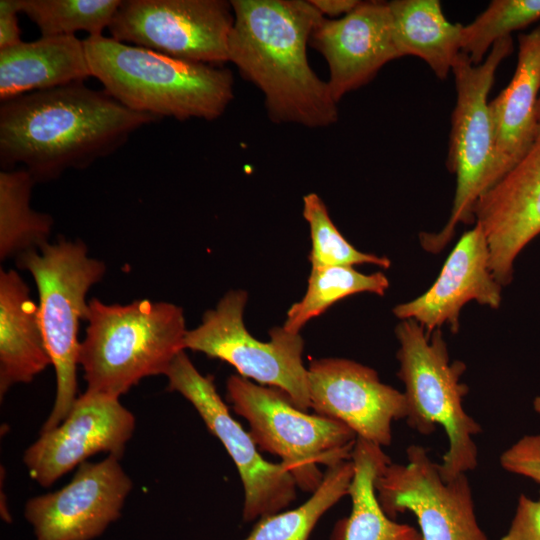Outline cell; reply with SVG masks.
Listing matches in <instances>:
<instances>
[{"label": "cell", "instance_id": "6da1fadb", "mask_svg": "<svg viewBox=\"0 0 540 540\" xmlns=\"http://www.w3.org/2000/svg\"><path fill=\"white\" fill-rule=\"evenodd\" d=\"M159 120L84 82L25 93L1 101V164L21 163L36 183L51 181L113 154L136 130Z\"/></svg>", "mask_w": 540, "mask_h": 540}, {"label": "cell", "instance_id": "7a4b0ae2", "mask_svg": "<svg viewBox=\"0 0 540 540\" xmlns=\"http://www.w3.org/2000/svg\"><path fill=\"white\" fill-rule=\"evenodd\" d=\"M228 61L264 94L277 122L325 127L336 122L337 102L311 69L307 43L321 13L303 0H232Z\"/></svg>", "mask_w": 540, "mask_h": 540}, {"label": "cell", "instance_id": "3957f363", "mask_svg": "<svg viewBox=\"0 0 540 540\" xmlns=\"http://www.w3.org/2000/svg\"><path fill=\"white\" fill-rule=\"evenodd\" d=\"M92 77L128 109L183 121L214 120L233 99L232 73L102 35L83 40Z\"/></svg>", "mask_w": 540, "mask_h": 540}, {"label": "cell", "instance_id": "277c9868", "mask_svg": "<svg viewBox=\"0 0 540 540\" xmlns=\"http://www.w3.org/2000/svg\"><path fill=\"white\" fill-rule=\"evenodd\" d=\"M79 365L87 391L119 398L142 379L165 375L185 349L183 309L171 302L89 300Z\"/></svg>", "mask_w": 540, "mask_h": 540}, {"label": "cell", "instance_id": "5b68a950", "mask_svg": "<svg viewBox=\"0 0 540 540\" xmlns=\"http://www.w3.org/2000/svg\"><path fill=\"white\" fill-rule=\"evenodd\" d=\"M399 343L398 378L404 384L410 428L422 435L443 427L448 449L438 464L443 480L474 470L478 465V448L474 437L482 429L464 409L463 398L468 387L460 382L466 365L450 362L446 342L440 329L430 337L411 319L402 320L395 329Z\"/></svg>", "mask_w": 540, "mask_h": 540}, {"label": "cell", "instance_id": "8992f818", "mask_svg": "<svg viewBox=\"0 0 540 540\" xmlns=\"http://www.w3.org/2000/svg\"><path fill=\"white\" fill-rule=\"evenodd\" d=\"M17 260L37 286L40 324L56 374L55 401L41 428L45 432L67 417L77 399L80 321L88 311L86 296L102 279L106 267L88 255L83 242L65 238L28 251Z\"/></svg>", "mask_w": 540, "mask_h": 540}, {"label": "cell", "instance_id": "52a82bcc", "mask_svg": "<svg viewBox=\"0 0 540 540\" xmlns=\"http://www.w3.org/2000/svg\"><path fill=\"white\" fill-rule=\"evenodd\" d=\"M226 398L245 418L262 451L278 456L302 491L313 493L322 483L319 465L351 460L357 435L345 424L296 407L282 391L231 375Z\"/></svg>", "mask_w": 540, "mask_h": 540}, {"label": "cell", "instance_id": "ba28073f", "mask_svg": "<svg viewBox=\"0 0 540 540\" xmlns=\"http://www.w3.org/2000/svg\"><path fill=\"white\" fill-rule=\"evenodd\" d=\"M513 51L511 36L494 43L480 64L460 53L452 67L456 104L452 113L447 167L456 176L450 217L438 233H421L422 247L438 253L452 240L459 223L475 221L478 199L492 187L493 136L488 94L500 63Z\"/></svg>", "mask_w": 540, "mask_h": 540}, {"label": "cell", "instance_id": "9c48e42d", "mask_svg": "<svg viewBox=\"0 0 540 540\" xmlns=\"http://www.w3.org/2000/svg\"><path fill=\"white\" fill-rule=\"evenodd\" d=\"M246 303L245 291L227 292L214 309L204 313L199 326L187 330L185 349L227 362L240 376L282 391L296 407L307 411L310 398L303 338L281 326L270 330V341L257 340L243 321Z\"/></svg>", "mask_w": 540, "mask_h": 540}, {"label": "cell", "instance_id": "30bf717a", "mask_svg": "<svg viewBox=\"0 0 540 540\" xmlns=\"http://www.w3.org/2000/svg\"><path fill=\"white\" fill-rule=\"evenodd\" d=\"M233 22L230 1L122 0L108 29L126 44L220 66L229 62Z\"/></svg>", "mask_w": 540, "mask_h": 540}, {"label": "cell", "instance_id": "8fae6325", "mask_svg": "<svg viewBox=\"0 0 540 540\" xmlns=\"http://www.w3.org/2000/svg\"><path fill=\"white\" fill-rule=\"evenodd\" d=\"M165 376L168 390L189 401L233 460L244 489L243 520L250 522L280 512L296 499L297 485L284 465L265 460L250 433L229 412L213 378L202 375L180 352Z\"/></svg>", "mask_w": 540, "mask_h": 540}, {"label": "cell", "instance_id": "7c38bea8", "mask_svg": "<svg viewBox=\"0 0 540 540\" xmlns=\"http://www.w3.org/2000/svg\"><path fill=\"white\" fill-rule=\"evenodd\" d=\"M406 454V464L391 461L375 479L385 513L414 514L422 540H490L477 522L466 474L445 481L423 446L411 445Z\"/></svg>", "mask_w": 540, "mask_h": 540}, {"label": "cell", "instance_id": "4fadbf2b", "mask_svg": "<svg viewBox=\"0 0 540 540\" xmlns=\"http://www.w3.org/2000/svg\"><path fill=\"white\" fill-rule=\"evenodd\" d=\"M119 459L86 461L67 485L29 499L24 515L35 540H93L115 522L133 486Z\"/></svg>", "mask_w": 540, "mask_h": 540}, {"label": "cell", "instance_id": "5bb4252c", "mask_svg": "<svg viewBox=\"0 0 540 540\" xmlns=\"http://www.w3.org/2000/svg\"><path fill=\"white\" fill-rule=\"evenodd\" d=\"M134 430L135 417L119 398L86 390L58 426L26 449L23 462L48 487L99 452L121 458Z\"/></svg>", "mask_w": 540, "mask_h": 540}, {"label": "cell", "instance_id": "9a60e30c", "mask_svg": "<svg viewBox=\"0 0 540 540\" xmlns=\"http://www.w3.org/2000/svg\"><path fill=\"white\" fill-rule=\"evenodd\" d=\"M310 408L340 421L357 437L381 447L392 442V424L405 419L403 392L380 381L378 373L346 358H320L308 367Z\"/></svg>", "mask_w": 540, "mask_h": 540}, {"label": "cell", "instance_id": "2e32d148", "mask_svg": "<svg viewBox=\"0 0 540 540\" xmlns=\"http://www.w3.org/2000/svg\"><path fill=\"white\" fill-rule=\"evenodd\" d=\"M310 41L327 61V83L336 102L371 81L386 63L401 58L388 2L360 1L339 19L323 17Z\"/></svg>", "mask_w": 540, "mask_h": 540}, {"label": "cell", "instance_id": "e0dca14e", "mask_svg": "<svg viewBox=\"0 0 540 540\" xmlns=\"http://www.w3.org/2000/svg\"><path fill=\"white\" fill-rule=\"evenodd\" d=\"M473 214L486 235L491 271L507 286L516 257L540 233V133L524 157L478 199Z\"/></svg>", "mask_w": 540, "mask_h": 540}, {"label": "cell", "instance_id": "ac0fdd59", "mask_svg": "<svg viewBox=\"0 0 540 540\" xmlns=\"http://www.w3.org/2000/svg\"><path fill=\"white\" fill-rule=\"evenodd\" d=\"M502 286L490 268V251L482 226L465 232L446 259L433 285L422 295L398 304L393 313L422 326L428 337L444 324L452 333L459 330L462 307L470 301L497 309Z\"/></svg>", "mask_w": 540, "mask_h": 540}, {"label": "cell", "instance_id": "d6986e66", "mask_svg": "<svg viewBox=\"0 0 540 540\" xmlns=\"http://www.w3.org/2000/svg\"><path fill=\"white\" fill-rule=\"evenodd\" d=\"M518 44L514 75L488 105L493 136L492 187L524 157L540 133L536 114L540 94V24L519 35Z\"/></svg>", "mask_w": 540, "mask_h": 540}, {"label": "cell", "instance_id": "ffe728a7", "mask_svg": "<svg viewBox=\"0 0 540 540\" xmlns=\"http://www.w3.org/2000/svg\"><path fill=\"white\" fill-rule=\"evenodd\" d=\"M51 365L38 304L15 270H0V397Z\"/></svg>", "mask_w": 540, "mask_h": 540}, {"label": "cell", "instance_id": "44dd1931", "mask_svg": "<svg viewBox=\"0 0 540 540\" xmlns=\"http://www.w3.org/2000/svg\"><path fill=\"white\" fill-rule=\"evenodd\" d=\"M90 76L83 40L75 35L41 36L0 50L1 101Z\"/></svg>", "mask_w": 540, "mask_h": 540}, {"label": "cell", "instance_id": "7402d4cb", "mask_svg": "<svg viewBox=\"0 0 540 540\" xmlns=\"http://www.w3.org/2000/svg\"><path fill=\"white\" fill-rule=\"evenodd\" d=\"M351 460L354 476L348 495L352 509L336 527L335 540H422L418 530L394 521L379 503L375 479L391 462L382 447L357 437Z\"/></svg>", "mask_w": 540, "mask_h": 540}, {"label": "cell", "instance_id": "603a6c76", "mask_svg": "<svg viewBox=\"0 0 540 540\" xmlns=\"http://www.w3.org/2000/svg\"><path fill=\"white\" fill-rule=\"evenodd\" d=\"M388 6L400 57L417 56L445 79L461 53L462 25L450 23L437 0H394Z\"/></svg>", "mask_w": 540, "mask_h": 540}, {"label": "cell", "instance_id": "cb8c5ba5", "mask_svg": "<svg viewBox=\"0 0 540 540\" xmlns=\"http://www.w3.org/2000/svg\"><path fill=\"white\" fill-rule=\"evenodd\" d=\"M33 176L25 169L0 172V259L19 257L48 243L53 218L32 209Z\"/></svg>", "mask_w": 540, "mask_h": 540}, {"label": "cell", "instance_id": "d4e9b609", "mask_svg": "<svg viewBox=\"0 0 540 540\" xmlns=\"http://www.w3.org/2000/svg\"><path fill=\"white\" fill-rule=\"evenodd\" d=\"M354 476L352 460L327 467L320 486L302 505L264 516L244 540H308L319 519L348 495Z\"/></svg>", "mask_w": 540, "mask_h": 540}, {"label": "cell", "instance_id": "484cf974", "mask_svg": "<svg viewBox=\"0 0 540 540\" xmlns=\"http://www.w3.org/2000/svg\"><path fill=\"white\" fill-rule=\"evenodd\" d=\"M388 288L389 280L382 272L363 274L352 266L312 268L306 292L287 311L283 327L299 333L308 321L341 299L364 292L383 296Z\"/></svg>", "mask_w": 540, "mask_h": 540}, {"label": "cell", "instance_id": "4316f807", "mask_svg": "<svg viewBox=\"0 0 540 540\" xmlns=\"http://www.w3.org/2000/svg\"><path fill=\"white\" fill-rule=\"evenodd\" d=\"M122 0H20V11L41 36L102 35L109 28Z\"/></svg>", "mask_w": 540, "mask_h": 540}, {"label": "cell", "instance_id": "83f0119b", "mask_svg": "<svg viewBox=\"0 0 540 540\" xmlns=\"http://www.w3.org/2000/svg\"><path fill=\"white\" fill-rule=\"evenodd\" d=\"M540 19V0H493L470 24L462 25L461 52L475 65L498 40Z\"/></svg>", "mask_w": 540, "mask_h": 540}, {"label": "cell", "instance_id": "f1b7e54d", "mask_svg": "<svg viewBox=\"0 0 540 540\" xmlns=\"http://www.w3.org/2000/svg\"><path fill=\"white\" fill-rule=\"evenodd\" d=\"M303 217L307 221L312 241L309 261L312 268L373 264L384 269L390 259L354 248L340 233L329 216L323 200L315 193L303 198Z\"/></svg>", "mask_w": 540, "mask_h": 540}, {"label": "cell", "instance_id": "f546056e", "mask_svg": "<svg viewBox=\"0 0 540 540\" xmlns=\"http://www.w3.org/2000/svg\"><path fill=\"white\" fill-rule=\"evenodd\" d=\"M500 465L540 484V434L520 438L501 454Z\"/></svg>", "mask_w": 540, "mask_h": 540}, {"label": "cell", "instance_id": "4dcf8cb0", "mask_svg": "<svg viewBox=\"0 0 540 540\" xmlns=\"http://www.w3.org/2000/svg\"><path fill=\"white\" fill-rule=\"evenodd\" d=\"M500 540H540V500L521 494L510 527Z\"/></svg>", "mask_w": 540, "mask_h": 540}, {"label": "cell", "instance_id": "1f68e13d", "mask_svg": "<svg viewBox=\"0 0 540 540\" xmlns=\"http://www.w3.org/2000/svg\"><path fill=\"white\" fill-rule=\"evenodd\" d=\"M18 13H21L20 0L0 1V50L22 42Z\"/></svg>", "mask_w": 540, "mask_h": 540}, {"label": "cell", "instance_id": "d6a6232c", "mask_svg": "<svg viewBox=\"0 0 540 540\" xmlns=\"http://www.w3.org/2000/svg\"><path fill=\"white\" fill-rule=\"evenodd\" d=\"M310 3L324 15L336 17L351 12L360 1L357 0H309Z\"/></svg>", "mask_w": 540, "mask_h": 540}, {"label": "cell", "instance_id": "836d02e7", "mask_svg": "<svg viewBox=\"0 0 540 540\" xmlns=\"http://www.w3.org/2000/svg\"><path fill=\"white\" fill-rule=\"evenodd\" d=\"M536 114H537V120L540 123V94H539V98H538V102H537Z\"/></svg>", "mask_w": 540, "mask_h": 540}]
</instances>
